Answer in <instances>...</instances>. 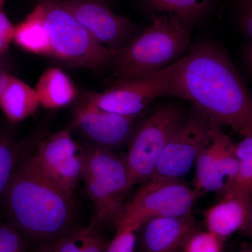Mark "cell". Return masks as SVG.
<instances>
[{
	"mask_svg": "<svg viewBox=\"0 0 252 252\" xmlns=\"http://www.w3.org/2000/svg\"><path fill=\"white\" fill-rule=\"evenodd\" d=\"M174 97L191 102L216 125L252 137V94L215 41H198L180 60Z\"/></svg>",
	"mask_w": 252,
	"mask_h": 252,
	"instance_id": "cell-1",
	"label": "cell"
},
{
	"mask_svg": "<svg viewBox=\"0 0 252 252\" xmlns=\"http://www.w3.org/2000/svg\"><path fill=\"white\" fill-rule=\"evenodd\" d=\"M9 218L26 240L38 245L72 231L77 217L74 197L66 193L37 167L23 149L5 194Z\"/></svg>",
	"mask_w": 252,
	"mask_h": 252,
	"instance_id": "cell-2",
	"label": "cell"
},
{
	"mask_svg": "<svg viewBox=\"0 0 252 252\" xmlns=\"http://www.w3.org/2000/svg\"><path fill=\"white\" fill-rule=\"evenodd\" d=\"M191 28L173 15H155L152 23L114 53L110 69L117 82L150 75L185 56Z\"/></svg>",
	"mask_w": 252,
	"mask_h": 252,
	"instance_id": "cell-3",
	"label": "cell"
},
{
	"mask_svg": "<svg viewBox=\"0 0 252 252\" xmlns=\"http://www.w3.org/2000/svg\"><path fill=\"white\" fill-rule=\"evenodd\" d=\"M81 179L94 209L89 227L118 229L125 212L126 194L131 189L124 159L110 149L92 144L83 152Z\"/></svg>",
	"mask_w": 252,
	"mask_h": 252,
	"instance_id": "cell-4",
	"label": "cell"
},
{
	"mask_svg": "<svg viewBox=\"0 0 252 252\" xmlns=\"http://www.w3.org/2000/svg\"><path fill=\"white\" fill-rule=\"evenodd\" d=\"M39 4L49 33L52 57L94 70L111 68L115 51L96 40L59 1L42 0Z\"/></svg>",
	"mask_w": 252,
	"mask_h": 252,
	"instance_id": "cell-5",
	"label": "cell"
},
{
	"mask_svg": "<svg viewBox=\"0 0 252 252\" xmlns=\"http://www.w3.org/2000/svg\"><path fill=\"white\" fill-rule=\"evenodd\" d=\"M187 114L180 104H163L136 126L124 158L131 188L148 182L162 150Z\"/></svg>",
	"mask_w": 252,
	"mask_h": 252,
	"instance_id": "cell-6",
	"label": "cell"
},
{
	"mask_svg": "<svg viewBox=\"0 0 252 252\" xmlns=\"http://www.w3.org/2000/svg\"><path fill=\"white\" fill-rule=\"evenodd\" d=\"M180 60L161 71L135 79L119 81L101 93H90L84 100L95 107L126 117H138L154 99L175 94Z\"/></svg>",
	"mask_w": 252,
	"mask_h": 252,
	"instance_id": "cell-7",
	"label": "cell"
},
{
	"mask_svg": "<svg viewBox=\"0 0 252 252\" xmlns=\"http://www.w3.org/2000/svg\"><path fill=\"white\" fill-rule=\"evenodd\" d=\"M203 193L177 180H149L127 202L121 225L137 230L144 220L190 214Z\"/></svg>",
	"mask_w": 252,
	"mask_h": 252,
	"instance_id": "cell-8",
	"label": "cell"
},
{
	"mask_svg": "<svg viewBox=\"0 0 252 252\" xmlns=\"http://www.w3.org/2000/svg\"><path fill=\"white\" fill-rule=\"evenodd\" d=\"M211 140V122L193 106L162 150L149 180H180Z\"/></svg>",
	"mask_w": 252,
	"mask_h": 252,
	"instance_id": "cell-9",
	"label": "cell"
},
{
	"mask_svg": "<svg viewBox=\"0 0 252 252\" xmlns=\"http://www.w3.org/2000/svg\"><path fill=\"white\" fill-rule=\"evenodd\" d=\"M83 152L69 131L64 130L41 141L31 154L46 177L74 197L81 179Z\"/></svg>",
	"mask_w": 252,
	"mask_h": 252,
	"instance_id": "cell-10",
	"label": "cell"
},
{
	"mask_svg": "<svg viewBox=\"0 0 252 252\" xmlns=\"http://www.w3.org/2000/svg\"><path fill=\"white\" fill-rule=\"evenodd\" d=\"M212 140L195 162V189L220 196L228 191L238 170L235 144L220 126L211 122Z\"/></svg>",
	"mask_w": 252,
	"mask_h": 252,
	"instance_id": "cell-11",
	"label": "cell"
},
{
	"mask_svg": "<svg viewBox=\"0 0 252 252\" xmlns=\"http://www.w3.org/2000/svg\"><path fill=\"white\" fill-rule=\"evenodd\" d=\"M60 3L101 44L116 51L134 37L130 20L114 14L105 5L91 0H63Z\"/></svg>",
	"mask_w": 252,
	"mask_h": 252,
	"instance_id": "cell-12",
	"label": "cell"
},
{
	"mask_svg": "<svg viewBox=\"0 0 252 252\" xmlns=\"http://www.w3.org/2000/svg\"><path fill=\"white\" fill-rule=\"evenodd\" d=\"M136 119L102 110L84 99L76 109L73 127L93 145L113 150L128 144Z\"/></svg>",
	"mask_w": 252,
	"mask_h": 252,
	"instance_id": "cell-13",
	"label": "cell"
},
{
	"mask_svg": "<svg viewBox=\"0 0 252 252\" xmlns=\"http://www.w3.org/2000/svg\"><path fill=\"white\" fill-rule=\"evenodd\" d=\"M200 229L193 215L154 217L136 230L135 252H182L192 235Z\"/></svg>",
	"mask_w": 252,
	"mask_h": 252,
	"instance_id": "cell-14",
	"label": "cell"
},
{
	"mask_svg": "<svg viewBox=\"0 0 252 252\" xmlns=\"http://www.w3.org/2000/svg\"><path fill=\"white\" fill-rule=\"evenodd\" d=\"M252 211V198L240 194H225L220 201L204 212L206 230L226 240L242 231Z\"/></svg>",
	"mask_w": 252,
	"mask_h": 252,
	"instance_id": "cell-15",
	"label": "cell"
},
{
	"mask_svg": "<svg viewBox=\"0 0 252 252\" xmlns=\"http://www.w3.org/2000/svg\"><path fill=\"white\" fill-rule=\"evenodd\" d=\"M40 106L35 89L10 75L0 94V108L9 122L18 123L31 117Z\"/></svg>",
	"mask_w": 252,
	"mask_h": 252,
	"instance_id": "cell-16",
	"label": "cell"
},
{
	"mask_svg": "<svg viewBox=\"0 0 252 252\" xmlns=\"http://www.w3.org/2000/svg\"><path fill=\"white\" fill-rule=\"evenodd\" d=\"M35 90L40 105L47 109L62 108L72 103L77 91L70 77L56 67L46 69L39 77Z\"/></svg>",
	"mask_w": 252,
	"mask_h": 252,
	"instance_id": "cell-17",
	"label": "cell"
},
{
	"mask_svg": "<svg viewBox=\"0 0 252 252\" xmlns=\"http://www.w3.org/2000/svg\"><path fill=\"white\" fill-rule=\"evenodd\" d=\"M13 40L28 52L52 57L51 41L39 4L23 22L15 27Z\"/></svg>",
	"mask_w": 252,
	"mask_h": 252,
	"instance_id": "cell-18",
	"label": "cell"
},
{
	"mask_svg": "<svg viewBox=\"0 0 252 252\" xmlns=\"http://www.w3.org/2000/svg\"><path fill=\"white\" fill-rule=\"evenodd\" d=\"M149 7L162 14L173 15L193 28L211 12L215 0H144Z\"/></svg>",
	"mask_w": 252,
	"mask_h": 252,
	"instance_id": "cell-19",
	"label": "cell"
},
{
	"mask_svg": "<svg viewBox=\"0 0 252 252\" xmlns=\"http://www.w3.org/2000/svg\"><path fill=\"white\" fill-rule=\"evenodd\" d=\"M23 149V144L15 142L7 132L0 131V202H4Z\"/></svg>",
	"mask_w": 252,
	"mask_h": 252,
	"instance_id": "cell-20",
	"label": "cell"
},
{
	"mask_svg": "<svg viewBox=\"0 0 252 252\" xmlns=\"http://www.w3.org/2000/svg\"><path fill=\"white\" fill-rule=\"evenodd\" d=\"M235 146L238 160V173L225 194H240L252 198V137H244Z\"/></svg>",
	"mask_w": 252,
	"mask_h": 252,
	"instance_id": "cell-21",
	"label": "cell"
},
{
	"mask_svg": "<svg viewBox=\"0 0 252 252\" xmlns=\"http://www.w3.org/2000/svg\"><path fill=\"white\" fill-rule=\"evenodd\" d=\"M87 228H74L66 234L38 246L37 252H82Z\"/></svg>",
	"mask_w": 252,
	"mask_h": 252,
	"instance_id": "cell-22",
	"label": "cell"
},
{
	"mask_svg": "<svg viewBox=\"0 0 252 252\" xmlns=\"http://www.w3.org/2000/svg\"><path fill=\"white\" fill-rule=\"evenodd\" d=\"M224 242L208 230H199L189 239L182 252H222Z\"/></svg>",
	"mask_w": 252,
	"mask_h": 252,
	"instance_id": "cell-23",
	"label": "cell"
},
{
	"mask_svg": "<svg viewBox=\"0 0 252 252\" xmlns=\"http://www.w3.org/2000/svg\"><path fill=\"white\" fill-rule=\"evenodd\" d=\"M26 241L10 222L0 224V252H26Z\"/></svg>",
	"mask_w": 252,
	"mask_h": 252,
	"instance_id": "cell-24",
	"label": "cell"
},
{
	"mask_svg": "<svg viewBox=\"0 0 252 252\" xmlns=\"http://www.w3.org/2000/svg\"><path fill=\"white\" fill-rule=\"evenodd\" d=\"M136 239L135 230L121 225L110 242L107 252H135Z\"/></svg>",
	"mask_w": 252,
	"mask_h": 252,
	"instance_id": "cell-25",
	"label": "cell"
},
{
	"mask_svg": "<svg viewBox=\"0 0 252 252\" xmlns=\"http://www.w3.org/2000/svg\"><path fill=\"white\" fill-rule=\"evenodd\" d=\"M110 242L97 230L88 227L84 237L82 252H107Z\"/></svg>",
	"mask_w": 252,
	"mask_h": 252,
	"instance_id": "cell-26",
	"label": "cell"
},
{
	"mask_svg": "<svg viewBox=\"0 0 252 252\" xmlns=\"http://www.w3.org/2000/svg\"><path fill=\"white\" fill-rule=\"evenodd\" d=\"M15 27L0 10V56L5 53L14 38Z\"/></svg>",
	"mask_w": 252,
	"mask_h": 252,
	"instance_id": "cell-27",
	"label": "cell"
},
{
	"mask_svg": "<svg viewBox=\"0 0 252 252\" xmlns=\"http://www.w3.org/2000/svg\"><path fill=\"white\" fill-rule=\"evenodd\" d=\"M239 23L244 34L252 39V0H241Z\"/></svg>",
	"mask_w": 252,
	"mask_h": 252,
	"instance_id": "cell-28",
	"label": "cell"
},
{
	"mask_svg": "<svg viewBox=\"0 0 252 252\" xmlns=\"http://www.w3.org/2000/svg\"><path fill=\"white\" fill-rule=\"evenodd\" d=\"M9 76V74L5 72L4 68L1 67V64H0V94H1V91H3L5 85H6Z\"/></svg>",
	"mask_w": 252,
	"mask_h": 252,
	"instance_id": "cell-29",
	"label": "cell"
},
{
	"mask_svg": "<svg viewBox=\"0 0 252 252\" xmlns=\"http://www.w3.org/2000/svg\"><path fill=\"white\" fill-rule=\"evenodd\" d=\"M242 231L252 240V211L250 218Z\"/></svg>",
	"mask_w": 252,
	"mask_h": 252,
	"instance_id": "cell-30",
	"label": "cell"
},
{
	"mask_svg": "<svg viewBox=\"0 0 252 252\" xmlns=\"http://www.w3.org/2000/svg\"><path fill=\"white\" fill-rule=\"evenodd\" d=\"M245 56H246L249 65L252 69V41L247 46L246 50H245Z\"/></svg>",
	"mask_w": 252,
	"mask_h": 252,
	"instance_id": "cell-31",
	"label": "cell"
},
{
	"mask_svg": "<svg viewBox=\"0 0 252 252\" xmlns=\"http://www.w3.org/2000/svg\"><path fill=\"white\" fill-rule=\"evenodd\" d=\"M236 252H252V245H245Z\"/></svg>",
	"mask_w": 252,
	"mask_h": 252,
	"instance_id": "cell-32",
	"label": "cell"
},
{
	"mask_svg": "<svg viewBox=\"0 0 252 252\" xmlns=\"http://www.w3.org/2000/svg\"><path fill=\"white\" fill-rule=\"evenodd\" d=\"M91 1H96V2H99L101 3V4H104V3H105V1H107V0H91Z\"/></svg>",
	"mask_w": 252,
	"mask_h": 252,
	"instance_id": "cell-33",
	"label": "cell"
},
{
	"mask_svg": "<svg viewBox=\"0 0 252 252\" xmlns=\"http://www.w3.org/2000/svg\"><path fill=\"white\" fill-rule=\"evenodd\" d=\"M1 1H2V0H0V4H1Z\"/></svg>",
	"mask_w": 252,
	"mask_h": 252,
	"instance_id": "cell-34",
	"label": "cell"
}]
</instances>
